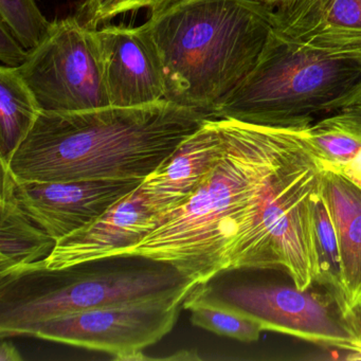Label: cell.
Returning a JSON list of instances; mask_svg holds the SVG:
<instances>
[{
  "label": "cell",
  "instance_id": "ba28073f",
  "mask_svg": "<svg viewBox=\"0 0 361 361\" xmlns=\"http://www.w3.org/2000/svg\"><path fill=\"white\" fill-rule=\"evenodd\" d=\"M207 293L236 306L261 323L264 331L286 334L299 339L350 352L360 339L352 320L331 307L324 297L297 287L236 285ZM336 304V303H335Z\"/></svg>",
  "mask_w": 361,
  "mask_h": 361
},
{
  "label": "cell",
  "instance_id": "52a82bcc",
  "mask_svg": "<svg viewBox=\"0 0 361 361\" xmlns=\"http://www.w3.org/2000/svg\"><path fill=\"white\" fill-rule=\"evenodd\" d=\"M183 303L151 300L92 308L35 323L20 336L101 350L116 358L157 343L172 331Z\"/></svg>",
  "mask_w": 361,
  "mask_h": 361
},
{
  "label": "cell",
  "instance_id": "8fae6325",
  "mask_svg": "<svg viewBox=\"0 0 361 361\" xmlns=\"http://www.w3.org/2000/svg\"><path fill=\"white\" fill-rule=\"evenodd\" d=\"M157 224L158 216L147 206L139 187L102 216L59 240L45 267L61 269L115 255L139 244Z\"/></svg>",
  "mask_w": 361,
  "mask_h": 361
},
{
  "label": "cell",
  "instance_id": "ffe728a7",
  "mask_svg": "<svg viewBox=\"0 0 361 361\" xmlns=\"http://www.w3.org/2000/svg\"><path fill=\"white\" fill-rule=\"evenodd\" d=\"M0 18L28 51L45 41L54 24L43 16L35 0H0Z\"/></svg>",
  "mask_w": 361,
  "mask_h": 361
},
{
  "label": "cell",
  "instance_id": "7a4b0ae2",
  "mask_svg": "<svg viewBox=\"0 0 361 361\" xmlns=\"http://www.w3.org/2000/svg\"><path fill=\"white\" fill-rule=\"evenodd\" d=\"M208 118L168 100L43 111L7 166L25 181L147 178Z\"/></svg>",
  "mask_w": 361,
  "mask_h": 361
},
{
  "label": "cell",
  "instance_id": "e0dca14e",
  "mask_svg": "<svg viewBox=\"0 0 361 361\" xmlns=\"http://www.w3.org/2000/svg\"><path fill=\"white\" fill-rule=\"evenodd\" d=\"M306 140L324 166H339L361 149V99L304 128Z\"/></svg>",
  "mask_w": 361,
  "mask_h": 361
},
{
  "label": "cell",
  "instance_id": "d6986e66",
  "mask_svg": "<svg viewBox=\"0 0 361 361\" xmlns=\"http://www.w3.org/2000/svg\"><path fill=\"white\" fill-rule=\"evenodd\" d=\"M314 230L320 266L318 285L326 288L327 293L333 298L336 305L345 318V304L342 291L341 265L337 234L329 209L321 193L314 204Z\"/></svg>",
  "mask_w": 361,
  "mask_h": 361
},
{
  "label": "cell",
  "instance_id": "7402d4cb",
  "mask_svg": "<svg viewBox=\"0 0 361 361\" xmlns=\"http://www.w3.org/2000/svg\"><path fill=\"white\" fill-rule=\"evenodd\" d=\"M29 51L12 35L4 23L0 24V61L3 66L18 69L25 64Z\"/></svg>",
  "mask_w": 361,
  "mask_h": 361
},
{
  "label": "cell",
  "instance_id": "7c38bea8",
  "mask_svg": "<svg viewBox=\"0 0 361 361\" xmlns=\"http://www.w3.org/2000/svg\"><path fill=\"white\" fill-rule=\"evenodd\" d=\"M226 149L219 119L208 118L140 185L147 206L157 216L187 202L210 176Z\"/></svg>",
  "mask_w": 361,
  "mask_h": 361
},
{
  "label": "cell",
  "instance_id": "9c48e42d",
  "mask_svg": "<svg viewBox=\"0 0 361 361\" xmlns=\"http://www.w3.org/2000/svg\"><path fill=\"white\" fill-rule=\"evenodd\" d=\"M145 178L73 181L16 179V195L31 219L59 242L102 216Z\"/></svg>",
  "mask_w": 361,
  "mask_h": 361
},
{
  "label": "cell",
  "instance_id": "5b68a950",
  "mask_svg": "<svg viewBox=\"0 0 361 361\" xmlns=\"http://www.w3.org/2000/svg\"><path fill=\"white\" fill-rule=\"evenodd\" d=\"M361 99V52L293 43L272 31L250 73L210 118L304 130Z\"/></svg>",
  "mask_w": 361,
  "mask_h": 361
},
{
  "label": "cell",
  "instance_id": "5bb4252c",
  "mask_svg": "<svg viewBox=\"0 0 361 361\" xmlns=\"http://www.w3.org/2000/svg\"><path fill=\"white\" fill-rule=\"evenodd\" d=\"M321 194L337 234L345 318L352 320L361 316V190L325 169Z\"/></svg>",
  "mask_w": 361,
  "mask_h": 361
},
{
  "label": "cell",
  "instance_id": "3957f363",
  "mask_svg": "<svg viewBox=\"0 0 361 361\" xmlns=\"http://www.w3.org/2000/svg\"><path fill=\"white\" fill-rule=\"evenodd\" d=\"M274 10L257 0H185L149 18L166 100L210 117L257 64L274 31Z\"/></svg>",
  "mask_w": 361,
  "mask_h": 361
},
{
  "label": "cell",
  "instance_id": "cb8c5ba5",
  "mask_svg": "<svg viewBox=\"0 0 361 361\" xmlns=\"http://www.w3.org/2000/svg\"><path fill=\"white\" fill-rule=\"evenodd\" d=\"M23 357L11 342L3 341L0 348V361H22Z\"/></svg>",
  "mask_w": 361,
  "mask_h": 361
},
{
  "label": "cell",
  "instance_id": "6da1fadb",
  "mask_svg": "<svg viewBox=\"0 0 361 361\" xmlns=\"http://www.w3.org/2000/svg\"><path fill=\"white\" fill-rule=\"evenodd\" d=\"M219 121L226 149L210 176L115 255L166 262L196 285L238 269L281 270L302 290L318 284L314 204L325 169L303 130Z\"/></svg>",
  "mask_w": 361,
  "mask_h": 361
},
{
  "label": "cell",
  "instance_id": "8992f818",
  "mask_svg": "<svg viewBox=\"0 0 361 361\" xmlns=\"http://www.w3.org/2000/svg\"><path fill=\"white\" fill-rule=\"evenodd\" d=\"M45 111H81L111 106L97 29L80 18L54 20L45 41L29 50L20 68Z\"/></svg>",
  "mask_w": 361,
  "mask_h": 361
},
{
  "label": "cell",
  "instance_id": "603a6c76",
  "mask_svg": "<svg viewBox=\"0 0 361 361\" xmlns=\"http://www.w3.org/2000/svg\"><path fill=\"white\" fill-rule=\"evenodd\" d=\"M343 175L348 180L361 190V149L353 159L339 166H324Z\"/></svg>",
  "mask_w": 361,
  "mask_h": 361
},
{
  "label": "cell",
  "instance_id": "484cf974",
  "mask_svg": "<svg viewBox=\"0 0 361 361\" xmlns=\"http://www.w3.org/2000/svg\"><path fill=\"white\" fill-rule=\"evenodd\" d=\"M259 3L265 4V5L270 6V7L276 8L279 6L284 5L288 3L289 0H257Z\"/></svg>",
  "mask_w": 361,
  "mask_h": 361
},
{
  "label": "cell",
  "instance_id": "4fadbf2b",
  "mask_svg": "<svg viewBox=\"0 0 361 361\" xmlns=\"http://www.w3.org/2000/svg\"><path fill=\"white\" fill-rule=\"evenodd\" d=\"M272 26L300 45L361 52V0H289L274 8Z\"/></svg>",
  "mask_w": 361,
  "mask_h": 361
},
{
  "label": "cell",
  "instance_id": "9a60e30c",
  "mask_svg": "<svg viewBox=\"0 0 361 361\" xmlns=\"http://www.w3.org/2000/svg\"><path fill=\"white\" fill-rule=\"evenodd\" d=\"M1 173L0 278L46 263L58 243L23 208L9 166H1Z\"/></svg>",
  "mask_w": 361,
  "mask_h": 361
},
{
  "label": "cell",
  "instance_id": "ac0fdd59",
  "mask_svg": "<svg viewBox=\"0 0 361 361\" xmlns=\"http://www.w3.org/2000/svg\"><path fill=\"white\" fill-rule=\"evenodd\" d=\"M191 312V322L211 333L243 342L259 339L264 329L250 314L207 293L202 285H196L183 303Z\"/></svg>",
  "mask_w": 361,
  "mask_h": 361
},
{
  "label": "cell",
  "instance_id": "44dd1931",
  "mask_svg": "<svg viewBox=\"0 0 361 361\" xmlns=\"http://www.w3.org/2000/svg\"><path fill=\"white\" fill-rule=\"evenodd\" d=\"M183 1L185 0H84L79 18L86 26L97 29L99 25L121 14L147 9L149 18H153Z\"/></svg>",
  "mask_w": 361,
  "mask_h": 361
},
{
  "label": "cell",
  "instance_id": "d4e9b609",
  "mask_svg": "<svg viewBox=\"0 0 361 361\" xmlns=\"http://www.w3.org/2000/svg\"><path fill=\"white\" fill-rule=\"evenodd\" d=\"M166 359H175V360H194V359H200L196 353L193 352H179L177 354L173 355V356L166 357Z\"/></svg>",
  "mask_w": 361,
  "mask_h": 361
},
{
  "label": "cell",
  "instance_id": "277c9868",
  "mask_svg": "<svg viewBox=\"0 0 361 361\" xmlns=\"http://www.w3.org/2000/svg\"><path fill=\"white\" fill-rule=\"evenodd\" d=\"M195 286L171 264L143 255H109L61 269L30 266L0 278V336H20L35 323L92 308L185 301Z\"/></svg>",
  "mask_w": 361,
  "mask_h": 361
},
{
  "label": "cell",
  "instance_id": "2e32d148",
  "mask_svg": "<svg viewBox=\"0 0 361 361\" xmlns=\"http://www.w3.org/2000/svg\"><path fill=\"white\" fill-rule=\"evenodd\" d=\"M42 109L18 69L0 67V164L9 166Z\"/></svg>",
  "mask_w": 361,
  "mask_h": 361
},
{
  "label": "cell",
  "instance_id": "30bf717a",
  "mask_svg": "<svg viewBox=\"0 0 361 361\" xmlns=\"http://www.w3.org/2000/svg\"><path fill=\"white\" fill-rule=\"evenodd\" d=\"M111 106L137 107L166 100L164 65L147 23L98 30Z\"/></svg>",
  "mask_w": 361,
  "mask_h": 361
}]
</instances>
